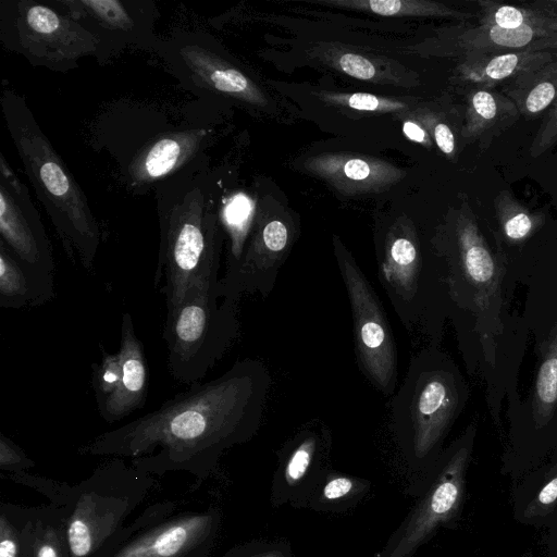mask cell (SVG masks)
Listing matches in <instances>:
<instances>
[{
	"mask_svg": "<svg viewBox=\"0 0 557 557\" xmlns=\"http://www.w3.org/2000/svg\"><path fill=\"white\" fill-rule=\"evenodd\" d=\"M317 95L322 101L329 104L354 109L357 111L386 113L400 111L407 108V104L404 101L368 92L321 91Z\"/></svg>",
	"mask_w": 557,
	"mask_h": 557,
	"instance_id": "27",
	"label": "cell"
},
{
	"mask_svg": "<svg viewBox=\"0 0 557 557\" xmlns=\"http://www.w3.org/2000/svg\"><path fill=\"white\" fill-rule=\"evenodd\" d=\"M333 249L350 305L357 366L377 392L392 397L398 383V351L388 318L372 284L335 236Z\"/></svg>",
	"mask_w": 557,
	"mask_h": 557,
	"instance_id": "8",
	"label": "cell"
},
{
	"mask_svg": "<svg viewBox=\"0 0 557 557\" xmlns=\"http://www.w3.org/2000/svg\"><path fill=\"white\" fill-rule=\"evenodd\" d=\"M325 440L326 431H318L314 426H308L297 434L284 468L287 483L293 484L304 478Z\"/></svg>",
	"mask_w": 557,
	"mask_h": 557,
	"instance_id": "26",
	"label": "cell"
},
{
	"mask_svg": "<svg viewBox=\"0 0 557 557\" xmlns=\"http://www.w3.org/2000/svg\"><path fill=\"white\" fill-rule=\"evenodd\" d=\"M91 369V384L96 404L99 407L116 391L120 384L122 368L119 354H108L103 350L101 362L92 363Z\"/></svg>",
	"mask_w": 557,
	"mask_h": 557,
	"instance_id": "28",
	"label": "cell"
},
{
	"mask_svg": "<svg viewBox=\"0 0 557 557\" xmlns=\"http://www.w3.org/2000/svg\"><path fill=\"white\" fill-rule=\"evenodd\" d=\"M180 78L193 88L264 107L262 89L234 63L222 57L203 35L176 34L156 48Z\"/></svg>",
	"mask_w": 557,
	"mask_h": 557,
	"instance_id": "10",
	"label": "cell"
},
{
	"mask_svg": "<svg viewBox=\"0 0 557 557\" xmlns=\"http://www.w3.org/2000/svg\"><path fill=\"white\" fill-rule=\"evenodd\" d=\"M468 455L467 447H460L449 457L386 557H411L433 530L457 511L463 493Z\"/></svg>",
	"mask_w": 557,
	"mask_h": 557,
	"instance_id": "14",
	"label": "cell"
},
{
	"mask_svg": "<svg viewBox=\"0 0 557 557\" xmlns=\"http://www.w3.org/2000/svg\"><path fill=\"white\" fill-rule=\"evenodd\" d=\"M122 376L116 391L99 407L100 417L108 423L117 422L144 407L149 371L143 343L135 334L132 315L124 312L121 323V343L117 351Z\"/></svg>",
	"mask_w": 557,
	"mask_h": 557,
	"instance_id": "16",
	"label": "cell"
},
{
	"mask_svg": "<svg viewBox=\"0 0 557 557\" xmlns=\"http://www.w3.org/2000/svg\"><path fill=\"white\" fill-rule=\"evenodd\" d=\"M35 462L11 438L0 433V470L7 473L28 471Z\"/></svg>",
	"mask_w": 557,
	"mask_h": 557,
	"instance_id": "33",
	"label": "cell"
},
{
	"mask_svg": "<svg viewBox=\"0 0 557 557\" xmlns=\"http://www.w3.org/2000/svg\"><path fill=\"white\" fill-rule=\"evenodd\" d=\"M557 54L549 50H521L467 55L457 71L462 81L491 88L518 74L548 62Z\"/></svg>",
	"mask_w": 557,
	"mask_h": 557,
	"instance_id": "21",
	"label": "cell"
},
{
	"mask_svg": "<svg viewBox=\"0 0 557 557\" xmlns=\"http://www.w3.org/2000/svg\"><path fill=\"white\" fill-rule=\"evenodd\" d=\"M354 488V481L347 476H335L326 482L323 496L327 500L339 499L348 495Z\"/></svg>",
	"mask_w": 557,
	"mask_h": 557,
	"instance_id": "36",
	"label": "cell"
},
{
	"mask_svg": "<svg viewBox=\"0 0 557 557\" xmlns=\"http://www.w3.org/2000/svg\"><path fill=\"white\" fill-rule=\"evenodd\" d=\"M557 143V98L548 109L546 116L540 125L531 145L530 154L541 157Z\"/></svg>",
	"mask_w": 557,
	"mask_h": 557,
	"instance_id": "34",
	"label": "cell"
},
{
	"mask_svg": "<svg viewBox=\"0 0 557 557\" xmlns=\"http://www.w3.org/2000/svg\"><path fill=\"white\" fill-rule=\"evenodd\" d=\"M209 557H212V556H209Z\"/></svg>",
	"mask_w": 557,
	"mask_h": 557,
	"instance_id": "38",
	"label": "cell"
},
{
	"mask_svg": "<svg viewBox=\"0 0 557 557\" xmlns=\"http://www.w3.org/2000/svg\"><path fill=\"white\" fill-rule=\"evenodd\" d=\"M253 215L255 203L246 194L235 193L222 199L220 221L230 238V253L226 267L239 258L248 239Z\"/></svg>",
	"mask_w": 557,
	"mask_h": 557,
	"instance_id": "24",
	"label": "cell"
},
{
	"mask_svg": "<svg viewBox=\"0 0 557 557\" xmlns=\"http://www.w3.org/2000/svg\"><path fill=\"white\" fill-rule=\"evenodd\" d=\"M515 103L491 88H473L467 96V108L460 136L476 141L483 150L520 117Z\"/></svg>",
	"mask_w": 557,
	"mask_h": 557,
	"instance_id": "18",
	"label": "cell"
},
{
	"mask_svg": "<svg viewBox=\"0 0 557 557\" xmlns=\"http://www.w3.org/2000/svg\"><path fill=\"white\" fill-rule=\"evenodd\" d=\"M403 132L410 140L429 149L432 147V138L430 134L417 120H405L403 123Z\"/></svg>",
	"mask_w": 557,
	"mask_h": 557,
	"instance_id": "37",
	"label": "cell"
},
{
	"mask_svg": "<svg viewBox=\"0 0 557 557\" xmlns=\"http://www.w3.org/2000/svg\"><path fill=\"white\" fill-rule=\"evenodd\" d=\"M494 207L505 236L513 242L527 238L544 221L542 214L531 212L509 190H502L494 198Z\"/></svg>",
	"mask_w": 557,
	"mask_h": 557,
	"instance_id": "25",
	"label": "cell"
},
{
	"mask_svg": "<svg viewBox=\"0 0 557 557\" xmlns=\"http://www.w3.org/2000/svg\"><path fill=\"white\" fill-rule=\"evenodd\" d=\"M54 297V274L18 260L0 242V307L22 309L41 306Z\"/></svg>",
	"mask_w": 557,
	"mask_h": 557,
	"instance_id": "19",
	"label": "cell"
},
{
	"mask_svg": "<svg viewBox=\"0 0 557 557\" xmlns=\"http://www.w3.org/2000/svg\"><path fill=\"white\" fill-rule=\"evenodd\" d=\"M0 557H24L17 505H0Z\"/></svg>",
	"mask_w": 557,
	"mask_h": 557,
	"instance_id": "30",
	"label": "cell"
},
{
	"mask_svg": "<svg viewBox=\"0 0 557 557\" xmlns=\"http://www.w3.org/2000/svg\"><path fill=\"white\" fill-rule=\"evenodd\" d=\"M219 275L194 283L181 301L166 308L163 338L174 380L199 383L239 334L238 301L221 298Z\"/></svg>",
	"mask_w": 557,
	"mask_h": 557,
	"instance_id": "5",
	"label": "cell"
},
{
	"mask_svg": "<svg viewBox=\"0 0 557 557\" xmlns=\"http://www.w3.org/2000/svg\"><path fill=\"white\" fill-rule=\"evenodd\" d=\"M330 63L354 78L381 82V75L376 65L364 55L354 52H343L332 58Z\"/></svg>",
	"mask_w": 557,
	"mask_h": 557,
	"instance_id": "32",
	"label": "cell"
},
{
	"mask_svg": "<svg viewBox=\"0 0 557 557\" xmlns=\"http://www.w3.org/2000/svg\"><path fill=\"white\" fill-rule=\"evenodd\" d=\"M7 475L61 509L73 557H97L108 549L157 484L154 475L119 457L101 463L77 484L28 471Z\"/></svg>",
	"mask_w": 557,
	"mask_h": 557,
	"instance_id": "3",
	"label": "cell"
},
{
	"mask_svg": "<svg viewBox=\"0 0 557 557\" xmlns=\"http://www.w3.org/2000/svg\"><path fill=\"white\" fill-rule=\"evenodd\" d=\"M447 248L442 251L447 260H455L466 280L476 287L494 282L496 267L488 246L480 232L475 216L466 200L455 210Z\"/></svg>",
	"mask_w": 557,
	"mask_h": 557,
	"instance_id": "17",
	"label": "cell"
},
{
	"mask_svg": "<svg viewBox=\"0 0 557 557\" xmlns=\"http://www.w3.org/2000/svg\"><path fill=\"white\" fill-rule=\"evenodd\" d=\"M536 399L544 412H549L557 401V327L537 374Z\"/></svg>",
	"mask_w": 557,
	"mask_h": 557,
	"instance_id": "29",
	"label": "cell"
},
{
	"mask_svg": "<svg viewBox=\"0 0 557 557\" xmlns=\"http://www.w3.org/2000/svg\"><path fill=\"white\" fill-rule=\"evenodd\" d=\"M557 502V476L553 478L528 505L524 515L534 517L548 512Z\"/></svg>",
	"mask_w": 557,
	"mask_h": 557,
	"instance_id": "35",
	"label": "cell"
},
{
	"mask_svg": "<svg viewBox=\"0 0 557 557\" xmlns=\"http://www.w3.org/2000/svg\"><path fill=\"white\" fill-rule=\"evenodd\" d=\"M209 131L203 127L164 132L146 141L126 166V182L134 191L158 185L203 157Z\"/></svg>",
	"mask_w": 557,
	"mask_h": 557,
	"instance_id": "13",
	"label": "cell"
},
{
	"mask_svg": "<svg viewBox=\"0 0 557 557\" xmlns=\"http://www.w3.org/2000/svg\"><path fill=\"white\" fill-rule=\"evenodd\" d=\"M0 39L33 66L67 72L85 57L99 60L98 37L55 7L34 0L0 3Z\"/></svg>",
	"mask_w": 557,
	"mask_h": 557,
	"instance_id": "7",
	"label": "cell"
},
{
	"mask_svg": "<svg viewBox=\"0 0 557 557\" xmlns=\"http://www.w3.org/2000/svg\"><path fill=\"white\" fill-rule=\"evenodd\" d=\"M304 168L345 195L381 193L406 176L401 169L382 159L345 152L313 156Z\"/></svg>",
	"mask_w": 557,
	"mask_h": 557,
	"instance_id": "15",
	"label": "cell"
},
{
	"mask_svg": "<svg viewBox=\"0 0 557 557\" xmlns=\"http://www.w3.org/2000/svg\"><path fill=\"white\" fill-rule=\"evenodd\" d=\"M271 384L262 361L237 360L219 377L194 383L156 410L97 435L81 454L129 458L154 476L185 471L202 482L225 450L258 432Z\"/></svg>",
	"mask_w": 557,
	"mask_h": 557,
	"instance_id": "1",
	"label": "cell"
},
{
	"mask_svg": "<svg viewBox=\"0 0 557 557\" xmlns=\"http://www.w3.org/2000/svg\"><path fill=\"white\" fill-rule=\"evenodd\" d=\"M0 242L22 262L54 274L52 246L28 188L0 152Z\"/></svg>",
	"mask_w": 557,
	"mask_h": 557,
	"instance_id": "12",
	"label": "cell"
},
{
	"mask_svg": "<svg viewBox=\"0 0 557 557\" xmlns=\"http://www.w3.org/2000/svg\"><path fill=\"white\" fill-rule=\"evenodd\" d=\"M418 122H420L437 148L449 159L456 156V137L451 127L437 114L429 110H420L417 113Z\"/></svg>",
	"mask_w": 557,
	"mask_h": 557,
	"instance_id": "31",
	"label": "cell"
},
{
	"mask_svg": "<svg viewBox=\"0 0 557 557\" xmlns=\"http://www.w3.org/2000/svg\"><path fill=\"white\" fill-rule=\"evenodd\" d=\"M55 8L91 32L101 44L98 61H108L125 48L153 49L157 8L148 0H55Z\"/></svg>",
	"mask_w": 557,
	"mask_h": 557,
	"instance_id": "11",
	"label": "cell"
},
{
	"mask_svg": "<svg viewBox=\"0 0 557 557\" xmlns=\"http://www.w3.org/2000/svg\"><path fill=\"white\" fill-rule=\"evenodd\" d=\"M459 404L455 371L433 349L416 352L389 404L392 429L409 458L424 461L434 453Z\"/></svg>",
	"mask_w": 557,
	"mask_h": 557,
	"instance_id": "6",
	"label": "cell"
},
{
	"mask_svg": "<svg viewBox=\"0 0 557 557\" xmlns=\"http://www.w3.org/2000/svg\"><path fill=\"white\" fill-rule=\"evenodd\" d=\"M174 502L152 504L128 522L97 557H209L215 542L216 508L176 512Z\"/></svg>",
	"mask_w": 557,
	"mask_h": 557,
	"instance_id": "9",
	"label": "cell"
},
{
	"mask_svg": "<svg viewBox=\"0 0 557 557\" xmlns=\"http://www.w3.org/2000/svg\"><path fill=\"white\" fill-rule=\"evenodd\" d=\"M160 248L154 285L166 308L177 305L196 282L219 275L223 236L220 205L205 156L154 186Z\"/></svg>",
	"mask_w": 557,
	"mask_h": 557,
	"instance_id": "2",
	"label": "cell"
},
{
	"mask_svg": "<svg viewBox=\"0 0 557 557\" xmlns=\"http://www.w3.org/2000/svg\"><path fill=\"white\" fill-rule=\"evenodd\" d=\"M17 511L24 557H73L59 507L17 505Z\"/></svg>",
	"mask_w": 557,
	"mask_h": 557,
	"instance_id": "20",
	"label": "cell"
},
{
	"mask_svg": "<svg viewBox=\"0 0 557 557\" xmlns=\"http://www.w3.org/2000/svg\"><path fill=\"white\" fill-rule=\"evenodd\" d=\"M520 115L534 119L548 110L557 98V55L516 77L504 89Z\"/></svg>",
	"mask_w": 557,
	"mask_h": 557,
	"instance_id": "22",
	"label": "cell"
},
{
	"mask_svg": "<svg viewBox=\"0 0 557 557\" xmlns=\"http://www.w3.org/2000/svg\"><path fill=\"white\" fill-rule=\"evenodd\" d=\"M314 2L380 16H435L458 20H467L472 16V14L456 11L443 3L425 0H319Z\"/></svg>",
	"mask_w": 557,
	"mask_h": 557,
	"instance_id": "23",
	"label": "cell"
},
{
	"mask_svg": "<svg viewBox=\"0 0 557 557\" xmlns=\"http://www.w3.org/2000/svg\"><path fill=\"white\" fill-rule=\"evenodd\" d=\"M1 109L8 132L36 195L67 257L90 271L100 245V228L81 186L39 127L24 97L2 88Z\"/></svg>",
	"mask_w": 557,
	"mask_h": 557,
	"instance_id": "4",
	"label": "cell"
}]
</instances>
